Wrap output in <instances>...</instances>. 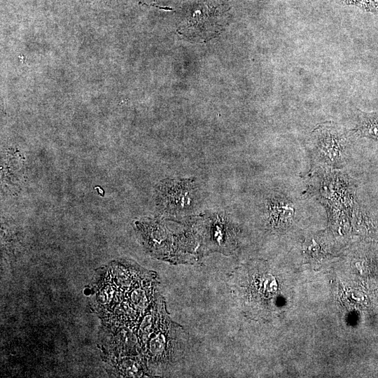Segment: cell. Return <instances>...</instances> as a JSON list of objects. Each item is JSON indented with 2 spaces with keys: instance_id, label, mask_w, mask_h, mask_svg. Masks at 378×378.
<instances>
[{
  "instance_id": "7a4b0ae2",
  "label": "cell",
  "mask_w": 378,
  "mask_h": 378,
  "mask_svg": "<svg viewBox=\"0 0 378 378\" xmlns=\"http://www.w3.org/2000/svg\"><path fill=\"white\" fill-rule=\"evenodd\" d=\"M266 210L267 220L273 227H284L289 225L295 214V205L281 195H274L267 200Z\"/></svg>"
},
{
  "instance_id": "5b68a950",
  "label": "cell",
  "mask_w": 378,
  "mask_h": 378,
  "mask_svg": "<svg viewBox=\"0 0 378 378\" xmlns=\"http://www.w3.org/2000/svg\"><path fill=\"white\" fill-rule=\"evenodd\" d=\"M370 11L378 12V0H348Z\"/></svg>"
},
{
  "instance_id": "6da1fadb",
  "label": "cell",
  "mask_w": 378,
  "mask_h": 378,
  "mask_svg": "<svg viewBox=\"0 0 378 378\" xmlns=\"http://www.w3.org/2000/svg\"><path fill=\"white\" fill-rule=\"evenodd\" d=\"M349 134L346 130L332 122L317 127L312 132L314 153L326 164L335 166L344 158Z\"/></svg>"
},
{
  "instance_id": "3957f363",
  "label": "cell",
  "mask_w": 378,
  "mask_h": 378,
  "mask_svg": "<svg viewBox=\"0 0 378 378\" xmlns=\"http://www.w3.org/2000/svg\"><path fill=\"white\" fill-rule=\"evenodd\" d=\"M170 190H165L164 198L165 205L167 207H173L176 209H183L188 207L190 204V191L189 188H186V185H183L178 183L177 185L174 184L168 187Z\"/></svg>"
},
{
  "instance_id": "277c9868",
  "label": "cell",
  "mask_w": 378,
  "mask_h": 378,
  "mask_svg": "<svg viewBox=\"0 0 378 378\" xmlns=\"http://www.w3.org/2000/svg\"><path fill=\"white\" fill-rule=\"evenodd\" d=\"M354 131L360 136L378 140V112L360 111Z\"/></svg>"
},
{
  "instance_id": "8992f818",
  "label": "cell",
  "mask_w": 378,
  "mask_h": 378,
  "mask_svg": "<svg viewBox=\"0 0 378 378\" xmlns=\"http://www.w3.org/2000/svg\"><path fill=\"white\" fill-rule=\"evenodd\" d=\"M91 2H104V3H108L110 2L111 0H87Z\"/></svg>"
}]
</instances>
